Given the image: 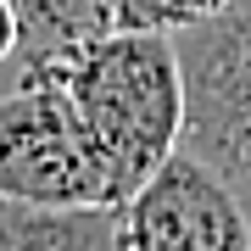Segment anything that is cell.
Instances as JSON below:
<instances>
[{"mask_svg":"<svg viewBox=\"0 0 251 251\" xmlns=\"http://www.w3.org/2000/svg\"><path fill=\"white\" fill-rule=\"evenodd\" d=\"M23 73L62 90L95 162L106 168L117 206L184 145V67L173 34L106 28L28 62Z\"/></svg>","mask_w":251,"mask_h":251,"instance_id":"cell-1","label":"cell"},{"mask_svg":"<svg viewBox=\"0 0 251 251\" xmlns=\"http://www.w3.org/2000/svg\"><path fill=\"white\" fill-rule=\"evenodd\" d=\"M184 67V145L201 151L251 218V0L179 28Z\"/></svg>","mask_w":251,"mask_h":251,"instance_id":"cell-2","label":"cell"},{"mask_svg":"<svg viewBox=\"0 0 251 251\" xmlns=\"http://www.w3.org/2000/svg\"><path fill=\"white\" fill-rule=\"evenodd\" d=\"M0 190L56 206H117L73 106L34 73L0 100Z\"/></svg>","mask_w":251,"mask_h":251,"instance_id":"cell-3","label":"cell"},{"mask_svg":"<svg viewBox=\"0 0 251 251\" xmlns=\"http://www.w3.org/2000/svg\"><path fill=\"white\" fill-rule=\"evenodd\" d=\"M123 251H251V218L224 173L179 145L123 201Z\"/></svg>","mask_w":251,"mask_h":251,"instance_id":"cell-4","label":"cell"},{"mask_svg":"<svg viewBox=\"0 0 251 251\" xmlns=\"http://www.w3.org/2000/svg\"><path fill=\"white\" fill-rule=\"evenodd\" d=\"M0 251H123V206H56L0 190Z\"/></svg>","mask_w":251,"mask_h":251,"instance_id":"cell-5","label":"cell"},{"mask_svg":"<svg viewBox=\"0 0 251 251\" xmlns=\"http://www.w3.org/2000/svg\"><path fill=\"white\" fill-rule=\"evenodd\" d=\"M11 11H17V67L117 28V0H11Z\"/></svg>","mask_w":251,"mask_h":251,"instance_id":"cell-6","label":"cell"},{"mask_svg":"<svg viewBox=\"0 0 251 251\" xmlns=\"http://www.w3.org/2000/svg\"><path fill=\"white\" fill-rule=\"evenodd\" d=\"M229 0H117V28H151V34H179L206 17H218Z\"/></svg>","mask_w":251,"mask_h":251,"instance_id":"cell-7","label":"cell"},{"mask_svg":"<svg viewBox=\"0 0 251 251\" xmlns=\"http://www.w3.org/2000/svg\"><path fill=\"white\" fill-rule=\"evenodd\" d=\"M17 56V11H11V0H0V62H11Z\"/></svg>","mask_w":251,"mask_h":251,"instance_id":"cell-8","label":"cell"}]
</instances>
